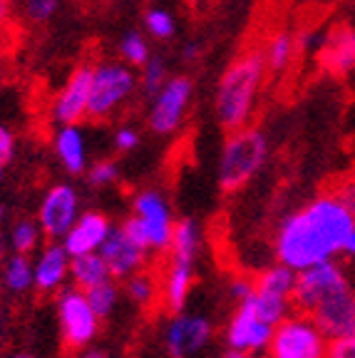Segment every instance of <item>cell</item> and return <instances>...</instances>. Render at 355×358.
Wrapping results in <instances>:
<instances>
[{
	"label": "cell",
	"instance_id": "cell-27",
	"mask_svg": "<svg viewBox=\"0 0 355 358\" xmlns=\"http://www.w3.org/2000/svg\"><path fill=\"white\" fill-rule=\"evenodd\" d=\"M117 50H119V57L132 67H142L152 57L150 55V43H147V38L139 33V30H129V33H124Z\"/></svg>",
	"mask_w": 355,
	"mask_h": 358
},
{
	"label": "cell",
	"instance_id": "cell-24",
	"mask_svg": "<svg viewBox=\"0 0 355 358\" xmlns=\"http://www.w3.org/2000/svg\"><path fill=\"white\" fill-rule=\"evenodd\" d=\"M40 239H43V229L40 224L33 219H17L13 224L10 236H8V244L15 254H33L38 249Z\"/></svg>",
	"mask_w": 355,
	"mask_h": 358
},
{
	"label": "cell",
	"instance_id": "cell-36",
	"mask_svg": "<svg viewBox=\"0 0 355 358\" xmlns=\"http://www.w3.org/2000/svg\"><path fill=\"white\" fill-rule=\"evenodd\" d=\"M335 194L340 196V201L345 204V209H348V212L355 217V179H350V182L340 185L338 189H335Z\"/></svg>",
	"mask_w": 355,
	"mask_h": 358
},
{
	"label": "cell",
	"instance_id": "cell-44",
	"mask_svg": "<svg viewBox=\"0 0 355 358\" xmlns=\"http://www.w3.org/2000/svg\"><path fill=\"white\" fill-rule=\"evenodd\" d=\"M3 179H6V167L0 164V182H3Z\"/></svg>",
	"mask_w": 355,
	"mask_h": 358
},
{
	"label": "cell",
	"instance_id": "cell-21",
	"mask_svg": "<svg viewBox=\"0 0 355 358\" xmlns=\"http://www.w3.org/2000/svg\"><path fill=\"white\" fill-rule=\"evenodd\" d=\"M3 286L10 294H25L35 289V264L30 254H15L3 262Z\"/></svg>",
	"mask_w": 355,
	"mask_h": 358
},
{
	"label": "cell",
	"instance_id": "cell-22",
	"mask_svg": "<svg viewBox=\"0 0 355 358\" xmlns=\"http://www.w3.org/2000/svg\"><path fill=\"white\" fill-rule=\"evenodd\" d=\"M323 60H326V67L331 73L343 75L355 70V30H338L333 35V40H331V45H328Z\"/></svg>",
	"mask_w": 355,
	"mask_h": 358
},
{
	"label": "cell",
	"instance_id": "cell-35",
	"mask_svg": "<svg viewBox=\"0 0 355 358\" xmlns=\"http://www.w3.org/2000/svg\"><path fill=\"white\" fill-rule=\"evenodd\" d=\"M13 155H15V134H13L6 124L0 122V164L8 167L10 159H13Z\"/></svg>",
	"mask_w": 355,
	"mask_h": 358
},
{
	"label": "cell",
	"instance_id": "cell-33",
	"mask_svg": "<svg viewBox=\"0 0 355 358\" xmlns=\"http://www.w3.org/2000/svg\"><path fill=\"white\" fill-rule=\"evenodd\" d=\"M328 358H355V334L333 338L328 346Z\"/></svg>",
	"mask_w": 355,
	"mask_h": 358
},
{
	"label": "cell",
	"instance_id": "cell-37",
	"mask_svg": "<svg viewBox=\"0 0 355 358\" xmlns=\"http://www.w3.org/2000/svg\"><path fill=\"white\" fill-rule=\"evenodd\" d=\"M78 358H110L105 351H100V348H82V351H78Z\"/></svg>",
	"mask_w": 355,
	"mask_h": 358
},
{
	"label": "cell",
	"instance_id": "cell-31",
	"mask_svg": "<svg viewBox=\"0 0 355 358\" xmlns=\"http://www.w3.org/2000/svg\"><path fill=\"white\" fill-rule=\"evenodd\" d=\"M60 0H22V10L25 17L33 22H48L50 17H55Z\"/></svg>",
	"mask_w": 355,
	"mask_h": 358
},
{
	"label": "cell",
	"instance_id": "cell-19",
	"mask_svg": "<svg viewBox=\"0 0 355 358\" xmlns=\"http://www.w3.org/2000/svg\"><path fill=\"white\" fill-rule=\"evenodd\" d=\"M52 150L60 159L62 169L73 177L87 172V140L80 124H57V132L52 137Z\"/></svg>",
	"mask_w": 355,
	"mask_h": 358
},
{
	"label": "cell",
	"instance_id": "cell-1",
	"mask_svg": "<svg viewBox=\"0 0 355 358\" xmlns=\"http://www.w3.org/2000/svg\"><path fill=\"white\" fill-rule=\"evenodd\" d=\"M353 227L355 217L345 209L335 192L313 196L278 224L273 236L276 262L294 271H303L316 264L338 259Z\"/></svg>",
	"mask_w": 355,
	"mask_h": 358
},
{
	"label": "cell",
	"instance_id": "cell-41",
	"mask_svg": "<svg viewBox=\"0 0 355 358\" xmlns=\"http://www.w3.org/2000/svg\"><path fill=\"white\" fill-rule=\"evenodd\" d=\"M224 358H254V353H244V351H231L229 348V353Z\"/></svg>",
	"mask_w": 355,
	"mask_h": 358
},
{
	"label": "cell",
	"instance_id": "cell-15",
	"mask_svg": "<svg viewBox=\"0 0 355 358\" xmlns=\"http://www.w3.org/2000/svg\"><path fill=\"white\" fill-rule=\"evenodd\" d=\"M89 90H92V65L82 62L73 70L62 90L52 102V122L55 124H80L87 117Z\"/></svg>",
	"mask_w": 355,
	"mask_h": 358
},
{
	"label": "cell",
	"instance_id": "cell-6",
	"mask_svg": "<svg viewBox=\"0 0 355 358\" xmlns=\"http://www.w3.org/2000/svg\"><path fill=\"white\" fill-rule=\"evenodd\" d=\"M177 219L172 214L167 196L159 189H142L132 199V214L124 219L122 229L137 241L147 254L167 252L172 244Z\"/></svg>",
	"mask_w": 355,
	"mask_h": 358
},
{
	"label": "cell",
	"instance_id": "cell-29",
	"mask_svg": "<svg viewBox=\"0 0 355 358\" xmlns=\"http://www.w3.org/2000/svg\"><path fill=\"white\" fill-rule=\"evenodd\" d=\"M139 70H142V78H139L142 90H145L150 97H154L161 90V85L167 83V78H169L167 65H164V60H159V57H150V60L139 67Z\"/></svg>",
	"mask_w": 355,
	"mask_h": 358
},
{
	"label": "cell",
	"instance_id": "cell-25",
	"mask_svg": "<svg viewBox=\"0 0 355 358\" xmlns=\"http://www.w3.org/2000/svg\"><path fill=\"white\" fill-rule=\"evenodd\" d=\"M263 55H266V65H268V70H271V73H283V70L291 65V60H294V55H296V40L291 38L289 33L273 35Z\"/></svg>",
	"mask_w": 355,
	"mask_h": 358
},
{
	"label": "cell",
	"instance_id": "cell-43",
	"mask_svg": "<svg viewBox=\"0 0 355 358\" xmlns=\"http://www.w3.org/2000/svg\"><path fill=\"white\" fill-rule=\"evenodd\" d=\"M184 3H187V6H191V8H194V6H199L201 0H184Z\"/></svg>",
	"mask_w": 355,
	"mask_h": 358
},
{
	"label": "cell",
	"instance_id": "cell-9",
	"mask_svg": "<svg viewBox=\"0 0 355 358\" xmlns=\"http://www.w3.org/2000/svg\"><path fill=\"white\" fill-rule=\"evenodd\" d=\"M296 279H298V271L281 262L263 268L261 274L256 276V291L251 296V303L263 321L278 326L289 313H294Z\"/></svg>",
	"mask_w": 355,
	"mask_h": 358
},
{
	"label": "cell",
	"instance_id": "cell-5",
	"mask_svg": "<svg viewBox=\"0 0 355 358\" xmlns=\"http://www.w3.org/2000/svg\"><path fill=\"white\" fill-rule=\"evenodd\" d=\"M268 159V140L259 127H246L229 132L219 157L217 179L224 192H239L261 172Z\"/></svg>",
	"mask_w": 355,
	"mask_h": 358
},
{
	"label": "cell",
	"instance_id": "cell-47",
	"mask_svg": "<svg viewBox=\"0 0 355 358\" xmlns=\"http://www.w3.org/2000/svg\"><path fill=\"white\" fill-rule=\"evenodd\" d=\"M105 3H110V0H105Z\"/></svg>",
	"mask_w": 355,
	"mask_h": 358
},
{
	"label": "cell",
	"instance_id": "cell-3",
	"mask_svg": "<svg viewBox=\"0 0 355 358\" xmlns=\"http://www.w3.org/2000/svg\"><path fill=\"white\" fill-rule=\"evenodd\" d=\"M266 55L263 50H244L233 57L231 65L224 70L217 87V120L226 132L241 129L251 122L256 110V100L266 80Z\"/></svg>",
	"mask_w": 355,
	"mask_h": 358
},
{
	"label": "cell",
	"instance_id": "cell-42",
	"mask_svg": "<svg viewBox=\"0 0 355 358\" xmlns=\"http://www.w3.org/2000/svg\"><path fill=\"white\" fill-rule=\"evenodd\" d=\"M6 262V236H3V231H0V264Z\"/></svg>",
	"mask_w": 355,
	"mask_h": 358
},
{
	"label": "cell",
	"instance_id": "cell-18",
	"mask_svg": "<svg viewBox=\"0 0 355 358\" xmlns=\"http://www.w3.org/2000/svg\"><path fill=\"white\" fill-rule=\"evenodd\" d=\"M70 262L73 257L67 254L62 241H50L40 249V254L33 259L35 264V289L40 294H57L65 289L70 281Z\"/></svg>",
	"mask_w": 355,
	"mask_h": 358
},
{
	"label": "cell",
	"instance_id": "cell-10",
	"mask_svg": "<svg viewBox=\"0 0 355 358\" xmlns=\"http://www.w3.org/2000/svg\"><path fill=\"white\" fill-rule=\"evenodd\" d=\"M57 321H60L65 346L70 351H82L94 341L102 319L94 313L87 294L73 286V289L57 291Z\"/></svg>",
	"mask_w": 355,
	"mask_h": 358
},
{
	"label": "cell",
	"instance_id": "cell-28",
	"mask_svg": "<svg viewBox=\"0 0 355 358\" xmlns=\"http://www.w3.org/2000/svg\"><path fill=\"white\" fill-rule=\"evenodd\" d=\"M145 28L154 40H172L177 33V22L172 13L164 8H150L145 13Z\"/></svg>",
	"mask_w": 355,
	"mask_h": 358
},
{
	"label": "cell",
	"instance_id": "cell-32",
	"mask_svg": "<svg viewBox=\"0 0 355 358\" xmlns=\"http://www.w3.org/2000/svg\"><path fill=\"white\" fill-rule=\"evenodd\" d=\"M139 147V132L132 124H122L115 132V150L117 152H132Z\"/></svg>",
	"mask_w": 355,
	"mask_h": 358
},
{
	"label": "cell",
	"instance_id": "cell-34",
	"mask_svg": "<svg viewBox=\"0 0 355 358\" xmlns=\"http://www.w3.org/2000/svg\"><path fill=\"white\" fill-rule=\"evenodd\" d=\"M254 291H256V279H246V276L233 279L231 286H229V294H231L233 303H241V301H246V299H251Z\"/></svg>",
	"mask_w": 355,
	"mask_h": 358
},
{
	"label": "cell",
	"instance_id": "cell-2",
	"mask_svg": "<svg viewBox=\"0 0 355 358\" xmlns=\"http://www.w3.org/2000/svg\"><path fill=\"white\" fill-rule=\"evenodd\" d=\"M294 303L331 341L355 334V289L335 259L298 271Z\"/></svg>",
	"mask_w": 355,
	"mask_h": 358
},
{
	"label": "cell",
	"instance_id": "cell-20",
	"mask_svg": "<svg viewBox=\"0 0 355 358\" xmlns=\"http://www.w3.org/2000/svg\"><path fill=\"white\" fill-rule=\"evenodd\" d=\"M107 279H112V274H110V268H107L105 259L100 257V252L73 257V262H70V281H73L78 289L87 291Z\"/></svg>",
	"mask_w": 355,
	"mask_h": 358
},
{
	"label": "cell",
	"instance_id": "cell-40",
	"mask_svg": "<svg viewBox=\"0 0 355 358\" xmlns=\"http://www.w3.org/2000/svg\"><path fill=\"white\" fill-rule=\"evenodd\" d=\"M8 13H10V8H8V0H0V25L8 20Z\"/></svg>",
	"mask_w": 355,
	"mask_h": 358
},
{
	"label": "cell",
	"instance_id": "cell-30",
	"mask_svg": "<svg viewBox=\"0 0 355 358\" xmlns=\"http://www.w3.org/2000/svg\"><path fill=\"white\" fill-rule=\"evenodd\" d=\"M87 182L94 189H105L112 187L119 179V167L115 164V159H100V162L87 164Z\"/></svg>",
	"mask_w": 355,
	"mask_h": 358
},
{
	"label": "cell",
	"instance_id": "cell-7",
	"mask_svg": "<svg viewBox=\"0 0 355 358\" xmlns=\"http://www.w3.org/2000/svg\"><path fill=\"white\" fill-rule=\"evenodd\" d=\"M137 73L127 62L102 60L92 65V90H89V120H107L112 117L122 105L132 100L137 92Z\"/></svg>",
	"mask_w": 355,
	"mask_h": 358
},
{
	"label": "cell",
	"instance_id": "cell-23",
	"mask_svg": "<svg viewBox=\"0 0 355 358\" xmlns=\"http://www.w3.org/2000/svg\"><path fill=\"white\" fill-rule=\"evenodd\" d=\"M124 291L132 303L142 308H152L154 303H161V281L154 271H137L129 279H124Z\"/></svg>",
	"mask_w": 355,
	"mask_h": 358
},
{
	"label": "cell",
	"instance_id": "cell-45",
	"mask_svg": "<svg viewBox=\"0 0 355 358\" xmlns=\"http://www.w3.org/2000/svg\"><path fill=\"white\" fill-rule=\"evenodd\" d=\"M10 358H33V356H28V353H15V356H10Z\"/></svg>",
	"mask_w": 355,
	"mask_h": 358
},
{
	"label": "cell",
	"instance_id": "cell-46",
	"mask_svg": "<svg viewBox=\"0 0 355 358\" xmlns=\"http://www.w3.org/2000/svg\"><path fill=\"white\" fill-rule=\"evenodd\" d=\"M3 214H6V209H3V204H0V219H3Z\"/></svg>",
	"mask_w": 355,
	"mask_h": 358
},
{
	"label": "cell",
	"instance_id": "cell-12",
	"mask_svg": "<svg viewBox=\"0 0 355 358\" xmlns=\"http://www.w3.org/2000/svg\"><path fill=\"white\" fill-rule=\"evenodd\" d=\"M214 326L201 313L179 311L164 329V348L172 358H191L209 346Z\"/></svg>",
	"mask_w": 355,
	"mask_h": 358
},
{
	"label": "cell",
	"instance_id": "cell-13",
	"mask_svg": "<svg viewBox=\"0 0 355 358\" xmlns=\"http://www.w3.org/2000/svg\"><path fill=\"white\" fill-rule=\"evenodd\" d=\"M80 217V194L73 185H55L45 192L38 209V224L43 236L50 241H60L67 229Z\"/></svg>",
	"mask_w": 355,
	"mask_h": 358
},
{
	"label": "cell",
	"instance_id": "cell-38",
	"mask_svg": "<svg viewBox=\"0 0 355 358\" xmlns=\"http://www.w3.org/2000/svg\"><path fill=\"white\" fill-rule=\"evenodd\" d=\"M182 55H184V60H194V57L199 55V45H196V43H187V45H184Z\"/></svg>",
	"mask_w": 355,
	"mask_h": 358
},
{
	"label": "cell",
	"instance_id": "cell-14",
	"mask_svg": "<svg viewBox=\"0 0 355 358\" xmlns=\"http://www.w3.org/2000/svg\"><path fill=\"white\" fill-rule=\"evenodd\" d=\"M273 329L268 321H263L259 316V311L254 308L251 299L236 303L231 319L226 324V343L231 351H244V353H261L266 351L268 341H271Z\"/></svg>",
	"mask_w": 355,
	"mask_h": 358
},
{
	"label": "cell",
	"instance_id": "cell-4",
	"mask_svg": "<svg viewBox=\"0 0 355 358\" xmlns=\"http://www.w3.org/2000/svg\"><path fill=\"white\" fill-rule=\"evenodd\" d=\"M169 259L161 271V306L169 313L187 308L189 294L194 289V268L201 252V229L194 219H179L174 227Z\"/></svg>",
	"mask_w": 355,
	"mask_h": 358
},
{
	"label": "cell",
	"instance_id": "cell-11",
	"mask_svg": "<svg viewBox=\"0 0 355 358\" xmlns=\"http://www.w3.org/2000/svg\"><path fill=\"white\" fill-rule=\"evenodd\" d=\"M191 95H194V83L187 75H174L167 78V83L161 85V90L152 97L150 115H147V124L154 134L169 137L184 124L189 105H191Z\"/></svg>",
	"mask_w": 355,
	"mask_h": 358
},
{
	"label": "cell",
	"instance_id": "cell-26",
	"mask_svg": "<svg viewBox=\"0 0 355 358\" xmlns=\"http://www.w3.org/2000/svg\"><path fill=\"white\" fill-rule=\"evenodd\" d=\"M85 294H87L89 303H92L94 313H97L100 319H107V316H112V313H115V308H117V303H119V289H117L115 279L102 281V284L87 289Z\"/></svg>",
	"mask_w": 355,
	"mask_h": 358
},
{
	"label": "cell",
	"instance_id": "cell-39",
	"mask_svg": "<svg viewBox=\"0 0 355 358\" xmlns=\"http://www.w3.org/2000/svg\"><path fill=\"white\" fill-rule=\"evenodd\" d=\"M343 254H345V257H353V259H355V227H353V231H350L348 241H345Z\"/></svg>",
	"mask_w": 355,
	"mask_h": 358
},
{
	"label": "cell",
	"instance_id": "cell-8",
	"mask_svg": "<svg viewBox=\"0 0 355 358\" xmlns=\"http://www.w3.org/2000/svg\"><path fill=\"white\" fill-rule=\"evenodd\" d=\"M331 338L318 324L300 311L289 313L273 329L266 346V358H328Z\"/></svg>",
	"mask_w": 355,
	"mask_h": 358
},
{
	"label": "cell",
	"instance_id": "cell-16",
	"mask_svg": "<svg viewBox=\"0 0 355 358\" xmlns=\"http://www.w3.org/2000/svg\"><path fill=\"white\" fill-rule=\"evenodd\" d=\"M100 257L105 259L112 279L124 281L147 266V257H150V254H147L134 239H129V234L122 227H112L110 236H107L100 246Z\"/></svg>",
	"mask_w": 355,
	"mask_h": 358
},
{
	"label": "cell",
	"instance_id": "cell-17",
	"mask_svg": "<svg viewBox=\"0 0 355 358\" xmlns=\"http://www.w3.org/2000/svg\"><path fill=\"white\" fill-rule=\"evenodd\" d=\"M110 231H112V222L107 219V214L85 212L75 219V224L67 229V234L60 241L70 257H82V254L100 252L102 241L110 236Z\"/></svg>",
	"mask_w": 355,
	"mask_h": 358
}]
</instances>
